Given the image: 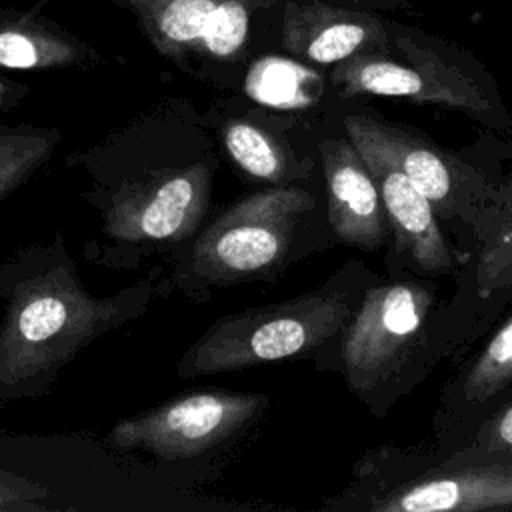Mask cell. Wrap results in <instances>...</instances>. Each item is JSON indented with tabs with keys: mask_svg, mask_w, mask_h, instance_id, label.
<instances>
[{
	"mask_svg": "<svg viewBox=\"0 0 512 512\" xmlns=\"http://www.w3.org/2000/svg\"><path fill=\"white\" fill-rule=\"evenodd\" d=\"M342 96L404 98L464 112L502 126L506 108L488 70L460 44L402 22H388V48L332 66Z\"/></svg>",
	"mask_w": 512,
	"mask_h": 512,
	"instance_id": "6da1fadb",
	"label": "cell"
},
{
	"mask_svg": "<svg viewBox=\"0 0 512 512\" xmlns=\"http://www.w3.org/2000/svg\"><path fill=\"white\" fill-rule=\"evenodd\" d=\"M118 298H94L66 268L26 280L0 328V390H16L66 364L122 318Z\"/></svg>",
	"mask_w": 512,
	"mask_h": 512,
	"instance_id": "7a4b0ae2",
	"label": "cell"
},
{
	"mask_svg": "<svg viewBox=\"0 0 512 512\" xmlns=\"http://www.w3.org/2000/svg\"><path fill=\"white\" fill-rule=\"evenodd\" d=\"M338 292H316L272 306L244 310L214 322L186 352L182 376L232 372L312 352L348 320Z\"/></svg>",
	"mask_w": 512,
	"mask_h": 512,
	"instance_id": "3957f363",
	"label": "cell"
},
{
	"mask_svg": "<svg viewBox=\"0 0 512 512\" xmlns=\"http://www.w3.org/2000/svg\"><path fill=\"white\" fill-rule=\"evenodd\" d=\"M314 200L300 188H270L218 216L194 246V266L214 280H238L276 268Z\"/></svg>",
	"mask_w": 512,
	"mask_h": 512,
	"instance_id": "277c9868",
	"label": "cell"
},
{
	"mask_svg": "<svg viewBox=\"0 0 512 512\" xmlns=\"http://www.w3.org/2000/svg\"><path fill=\"white\" fill-rule=\"evenodd\" d=\"M262 394L196 392L122 420L110 432L118 448H138L162 458L198 456L248 426L266 406Z\"/></svg>",
	"mask_w": 512,
	"mask_h": 512,
	"instance_id": "5b68a950",
	"label": "cell"
},
{
	"mask_svg": "<svg viewBox=\"0 0 512 512\" xmlns=\"http://www.w3.org/2000/svg\"><path fill=\"white\" fill-rule=\"evenodd\" d=\"M432 298L414 282H390L368 290L342 340L348 384L366 394L382 386L408 358L426 322Z\"/></svg>",
	"mask_w": 512,
	"mask_h": 512,
	"instance_id": "8992f818",
	"label": "cell"
},
{
	"mask_svg": "<svg viewBox=\"0 0 512 512\" xmlns=\"http://www.w3.org/2000/svg\"><path fill=\"white\" fill-rule=\"evenodd\" d=\"M210 172L204 164L172 170L120 190L106 212L104 230L114 240H178L204 214Z\"/></svg>",
	"mask_w": 512,
	"mask_h": 512,
	"instance_id": "52a82bcc",
	"label": "cell"
},
{
	"mask_svg": "<svg viewBox=\"0 0 512 512\" xmlns=\"http://www.w3.org/2000/svg\"><path fill=\"white\" fill-rule=\"evenodd\" d=\"M348 140L362 154L378 186L386 220L408 258L430 274H446L452 268L450 248L440 230L436 212L428 198L388 158L366 126L364 114L344 118Z\"/></svg>",
	"mask_w": 512,
	"mask_h": 512,
	"instance_id": "ba28073f",
	"label": "cell"
},
{
	"mask_svg": "<svg viewBox=\"0 0 512 512\" xmlns=\"http://www.w3.org/2000/svg\"><path fill=\"white\" fill-rule=\"evenodd\" d=\"M388 18L378 10L328 0H284L280 46L292 58L334 66L388 48Z\"/></svg>",
	"mask_w": 512,
	"mask_h": 512,
	"instance_id": "9c48e42d",
	"label": "cell"
},
{
	"mask_svg": "<svg viewBox=\"0 0 512 512\" xmlns=\"http://www.w3.org/2000/svg\"><path fill=\"white\" fill-rule=\"evenodd\" d=\"M328 194V216L344 244L372 250L386 236V212L370 168L350 140L328 138L320 144Z\"/></svg>",
	"mask_w": 512,
	"mask_h": 512,
	"instance_id": "30bf717a",
	"label": "cell"
},
{
	"mask_svg": "<svg viewBox=\"0 0 512 512\" xmlns=\"http://www.w3.org/2000/svg\"><path fill=\"white\" fill-rule=\"evenodd\" d=\"M364 120L388 158L428 198L434 212H440L444 218L460 216L464 214V208L478 198L474 188H470V170L456 158L414 138L408 130L396 124L366 114Z\"/></svg>",
	"mask_w": 512,
	"mask_h": 512,
	"instance_id": "8fae6325",
	"label": "cell"
},
{
	"mask_svg": "<svg viewBox=\"0 0 512 512\" xmlns=\"http://www.w3.org/2000/svg\"><path fill=\"white\" fill-rule=\"evenodd\" d=\"M512 506V466L460 468L400 486L370 504L374 512H446Z\"/></svg>",
	"mask_w": 512,
	"mask_h": 512,
	"instance_id": "7c38bea8",
	"label": "cell"
},
{
	"mask_svg": "<svg viewBox=\"0 0 512 512\" xmlns=\"http://www.w3.org/2000/svg\"><path fill=\"white\" fill-rule=\"evenodd\" d=\"M222 0H148V22L162 52L204 54Z\"/></svg>",
	"mask_w": 512,
	"mask_h": 512,
	"instance_id": "4fadbf2b",
	"label": "cell"
},
{
	"mask_svg": "<svg viewBox=\"0 0 512 512\" xmlns=\"http://www.w3.org/2000/svg\"><path fill=\"white\" fill-rule=\"evenodd\" d=\"M492 208L476 264V286L482 298L512 286V178L494 196Z\"/></svg>",
	"mask_w": 512,
	"mask_h": 512,
	"instance_id": "5bb4252c",
	"label": "cell"
},
{
	"mask_svg": "<svg viewBox=\"0 0 512 512\" xmlns=\"http://www.w3.org/2000/svg\"><path fill=\"white\" fill-rule=\"evenodd\" d=\"M222 136L230 158L248 176L266 182H280L286 176V152L268 130L254 122L234 118L224 126Z\"/></svg>",
	"mask_w": 512,
	"mask_h": 512,
	"instance_id": "9a60e30c",
	"label": "cell"
},
{
	"mask_svg": "<svg viewBox=\"0 0 512 512\" xmlns=\"http://www.w3.org/2000/svg\"><path fill=\"white\" fill-rule=\"evenodd\" d=\"M512 382V316L492 336L464 380L470 402H486Z\"/></svg>",
	"mask_w": 512,
	"mask_h": 512,
	"instance_id": "2e32d148",
	"label": "cell"
},
{
	"mask_svg": "<svg viewBox=\"0 0 512 512\" xmlns=\"http://www.w3.org/2000/svg\"><path fill=\"white\" fill-rule=\"evenodd\" d=\"M48 136H0V200L18 188L52 152Z\"/></svg>",
	"mask_w": 512,
	"mask_h": 512,
	"instance_id": "e0dca14e",
	"label": "cell"
},
{
	"mask_svg": "<svg viewBox=\"0 0 512 512\" xmlns=\"http://www.w3.org/2000/svg\"><path fill=\"white\" fill-rule=\"evenodd\" d=\"M70 50L64 44L38 40L18 30L0 32V66L6 68H38L70 60Z\"/></svg>",
	"mask_w": 512,
	"mask_h": 512,
	"instance_id": "ac0fdd59",
	"label": "cell"
},
{
	"mask_svg": "<svg viewBox=\"0 0 512 512\" xmlns=\"http://www.w3.org/2000/svg\"><path fill=\"white\" fill-rule=\"evenodd\" d=\"M476 444L482 450H512V404L480 426Z\"/></svg>",
	"mask_w": 512,
	"mask_h": 512,
	"instance_id": "d6986e66",
	"label": "cell"
},
{
	"mask_svg": "<svg viewBox=\"0 0 512 512\" xmlns=\"http://www.w3.org/2000/svg\"><path fill=\"white\" fill-rule=\"evenodd\" d=\"M254 10L260 8H270L278 2L284 0H246ZM328 2H338V4H350V6H358V8H368V10H402L408 8L412 4V0H328Z\"/></svg>",
	"mask_w": 512,
	"mask_h": 512,
	"instance_id": "ffe728a7",
	"label": "cell"
},
{
	"mask_svg": "<svg viewBox=\"0 0 512 512\" xmlns=\"http://www.w3.org/2000/svg\"><path fill=\"white\" fill-rule=\"evenodd\" d=\"M0 92H2V84H0Z\"/></svg>",
	"mask_w": 512,
	"mask_h": 512,
	"instance_id": "44dd1931",
	"label": "cell"
}]
</instances>
